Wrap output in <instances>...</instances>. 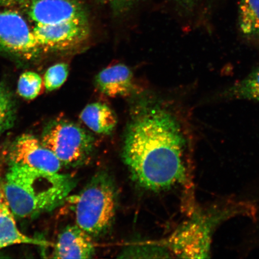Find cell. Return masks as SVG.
I'll return each instance as SVG.
<instances>
[{
	"instance_id": "obj_18",
	"label": "cell",
	"mask_w": 259,
	"mask_h": 259,
	"mask_svg": "<svg viewBox=\"0 0 259 259\" xmlns=\"http://www.w3.org/2000/svg\"><path fill=\"white\" fill-rule=\"evenodd\" d=\"M69 66L66 63H58L50 67L45 73L44 87L47 92L56 90L66 82L69 75Z\"/></svg>"
},
{
	"instance_id": "obj_22",
	"label": "cell",
	"mask_w": 259,
	"mask_h": 259,
	"mask_svg": "<svg viewBox=\"0 0 259 259\" xmlns=\"http://www.w3.org/2000/svg\"><path fill=\"white\" fill-rule=\"evenodd\" d=\"M174 3L186 11H191L196 6L197 0H172Z\"/></svg>"
},
{
	"instance_id": "obj_16",
	"label": "cell",
	"mask_w": 259,
	"mask_h": 259,
	"mask_svg": "<svg viewBox=\"0 0 259 259\" xmlns=\"http://www.w3.org/2000/svg\"><path fill=\"white\" fill-rule=\"evenodd\" d=\"M15 97L5 82L0 83V137L15 125L16 119Z\"/></svg>"
},
{
	"instance_id": "obj_12",
	"label": "cell",
	"mask_w": 259,
	"mask_h": 259,
	"mask_svg": "<svg viewBox=\"0 0 259 259\" xmlns=\"http://www.w3.org/2000/svg\"><path fill=\"white\" fill-rule=\"evenodd\" d=\"M81 121L97 134L108 135L114 131L118 119L115 113L104 103H91L80 114Z\"/></svg>"
},
{
	"instance_id": "obj_9",
	"label": "cell",
	"mask_w": 259,
	"mask_h": 259,
	"mask_svg": "<svg viewBox=\"0 0 259 259\" xmlns=\"http://www.w3.org/2000/svg\"><path fill=\"white\" fill-rule=\"evenodd\" d=\"M9 158L12 163L51 173H59L63 166L53 151L30 134L15 139L10 147Z\"/></svg>"
},
{
	"instance_id": "obj_3",
	"label": "cell",
	"mask_w": 259,
	"mask_h": 259,
	"mask_svg": "<svg viewBox=\"0 0 259 259\" xmlns=\"http://www.w3.org/2000/svg\"><path fill=\"white\" fill-rule=\"evenodd\" d=\"M252 207L246 200L207 203L178 227L168 240V249L178 258H210L213 236L220 227L236 217L252 218Z\"/></svg>"
},
{
	"instance_id": "obj_6",
	"label": "cell",
	"mask_w": 259,
	"mask_h": 259,
	"mask_svg": "<svg viewBox=\"0 0 259 259\" xmlns=\"http://www.w3.org/2000/svg\"><path fill=\"white\" fill-rule=\"evenodd\" d=\"M0 53L26 61L43 53L23 16L11 9L0 11Z\"/></svg>"
},
{
	"instance_id": "obj_1",
	"label": "cell",
	"mask_w": 259,
	"mask_h": 259,
	"mask_svg": "<svg viewBox=\"0 0 259 259\" xmlns=\"http://www.w3.org/2000/svg\"><path fill=\"white\" fill-rule=\"evenodd\" d=\"M187 142L175 116L159 105L145 104L126 128L122 157L132 179L154 192L187 183Z\"/></svg>"
},
{
	"instance_id": "obj_7",
	"label": "cell",
	"mask_w": 259,
	"mask_h": 259,
	"mask_svg": "<svg viewBox=\"0 0 259 259\" xmlns=\"http://www.w3.org/2000/svg\"><path fill=\"white\" fill-rule=\"evenodd\" d=\"M42 52H69L82 47L91 34L90 19L32 28Z\"/></svg>"
},
{
	"instance_id": "obj_10",
	"label": "cell",
	"mask_w": 259,
	"mask_h": 259,
	"mask_svg": "<svg viewBox=\"0 0 259 259\" xmlns=\"http://www.w3.org/2000/svg\"><path fill=\"white\" fill-rule=\"evenodd\" d=\"M89 234L76 225L68 226L58 235L54 245V258H91L96 248Z\"/></svg>"
},
{
	"instance_id": "obj_21",
	"label": "cell",
	"mask_w": 259,
	"mask_h": 259,
	"mask_svg": "<svg viewBox=\"0 0 259 259\" xmlns=\"http://www.w3.org/2000/svg\"><path fill=\"white\" fill-rule=\"evenodd\" d=\"M31 0H0V8H11L14 6H21L23 7Z\"/></svg>"
},
{
	"instance_id": "obj_4",
	"label": "cell",
	"mask_w": 259,
	"mask_h": 259,
	"mask_svg": "<svg viewBox=\"0 0 259 259\" xmlns=\"http://www.w3.org/2000/svg\"><path fill=\"white\" fill-rule=\"evenodd\" d=\"M77 226L92 238L107 234L114 222L118 194L111 176L100 171L80 192L70 196Z\"/></svg>"
},
{
	"instance_id": "obj_17",
	"label": "cell",
	"mask_w": 259,
	"mask_h": 259,
	"mask_svg": "<svg viewBox=\"0 0 259 259\" xmlns=\"http://www.w3.org/2000/svg\"><path fill=\"white\" fill-rule=\"evenodd\" d=\"M44 86V80L39 74L28 71L22 73L19 77L18 93L25 100H33L40 95Z\"/></svg>"
},
{
	"instance_id": "obj_8",
	"label": "cell",
	"mask_w": 259,
	"mask_h": 259,
	"mask_svg": "<svg viewBox=\"0 0 259 259\" xmlns=\"http://www.w3.org/2000/svg\"><path fill=\"white\" fill-rule=\"evenodd\" d=\"M22 8L34 25H54L90 19L82 0H31Z\"/></svg>"
},
{
	"instance_id": "obj_15",
	"label": "cell",
	"mask_w": 259,
	"mask_h": 259,
	"mask_svg": "<svg viewBox=\"0 0 259 259\" xmlns=\"http://www.w3.org/2000/svg\"><path fill=\"white\" fill-rule=\"evenodd\" d=\"M239 25L245 37L259 40V0H241Z\"/></svg>"
},
{
	"instance_id": "obj_14",
	"label": "cell",
	"mask_w": 259,
	"mask_h": 259,
	"mask_svg": "<svg viewBox=\"0 0 259 259\" xmlns=\"http://www.w3.org/2000/svg\"><path fill=\"white\" fill-rule=\"evenodd\" d=\"M227 99L259 102V67L223 93Z\"/></svg>"
},
{
	"instance_id": "obj_2",
	"label": "cell",
	"mask_w": 259,
	"mask_h": 259,
	"mask_svg": "<svg viewBox=\"0 0 259 259\" xmlns=\"http://www.w3.org/2000/svg\"><path fill=\"white\" fill-rule=\"evenodd\" d=\"M5 176L6 197L13 214L34 218L66 201L76 186L70 175L51 173L10 162Z\"/></svg>"
},
{
	"instance_id": "obj_11",
	"label": "cell",
	"mask_w": 259,
	"mask_h": 259,
	"mask_svg": "<svg viewBox=\"0 0 259 259\" xmlns=\"http://www.w3.org/2000/svg\"><path fill=\"white\" fill-rule=\"evenodd\" d=\"M95 83L97 89L107 96H127L134 89V75L125 65L115 64L97 74Z\"/></svg>"
},
{
	"instance_id": "obj_13",
	"label": "cell",
	"mask_w": 259,
	"mask_h": 259,
	"mask_svg": "<svg viewBox=\"0 0 259 259\" xmlns=\"http://www.w3.org/2000/svg\"><path fill=\"white\" fill-rule=\"evenodd\" d=\"M18 244H31L41 247L53 245L43 239L32 238L22 233L16 224L14 215L0 214V250Z\"/></svg>"
},
{
	"instance_id": "obj_19",
	"label": "cell",
	"mask_w": 259,
	"mask_h": 259,
	"mask_svg": "<svg viewBox=\"0 0 259 259\" xmlns=\"http://www.w3.org/2000/svg\"><path fill=\"white\" fill-rule=\"evenodd\" d=\"M102 4L108 6L115 14H122L130 11L142 0H98Z\"/></svg>"
},
{
	"instance_id": "obj_20",
	"label": "cell",
	"mask_w": 259,
	"mask_h": 259,
	"mask_svg": "<svg viewBox=\"0 0 259 259\" xmlns=\"http://www.w3.org/2000/svg\"><path fill=\"white\" fill-rule=\"evenodd\" d=\"M0 214L14 215L10 208L7 197H6L5 177H3L1 166H0Z\"/></svg>"
},
{
	"instance_id": "obj_5",
	"label": "cell",
	"mask_w": 259,
	"mask_h": 259,
	"mask_svg": "<svg viewBox=\"0 0 259 259\" xmlns=\"http://www.w3.org/2000/svg\"><path fill=\"white\" fill-rule=\"evenodd\" d=\"M63 166L78 167L89 161L95 147V138L76 123L57 118L48 123L40 139Z\"/></svg>"
}]
</instances>
